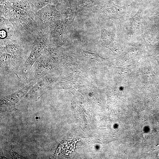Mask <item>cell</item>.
Returning <instances> with one entry per match:
<instances>
[{
    "instance_id": "9c48e42d",
    "label": "cell",
    "mask_w": 159,
    "mask_h": 159,
    "mask_svg": "<svg viewBox=\"0 0 159 159\" xmlns=\"http://www.w3.org/2000/svg\"><path fill=\"white\" fill-rule=\"evenodd\" d=\"M5 0H1V1H5Z\"/></svg>"
},
{
    "instance_id": "6da1fadb",
    "label": "cell",
    "mask_w": 159,
    "mask_h": 159,
    "mask_svg": "<svg viewBox=\"0 0 159 159\" xmlns=\"http://www.w3.org/2000/svg\"><path fill=\"white\" fill-rule=\"evenodd\" d=\"M42 50V46L41 45L36 46L32 49L24 63V69L25 71H27L32 68L34 64L40 56Z\"/></svg>"
},
{
    "instance_id": "ba28073f",
    "label": "cell",
    "mask_w": 159,
    "mask_h": 159,
    "mask_svg": "<svg viewBox=\"0 0 159 159\" xmlns=\"http://www.w3.org/2000/svg\"><path fill=\"white\" fill-rule=\"evenodd\" d=\"M7 33L4 30L2 29L0 31V37L1 39H4L6 37Z\"/></svg>"
},
{
    "instance_id": "277c9868",
    "label": "cell",
    "mask_w": 159,
    "mask_h": 159,
    "mask_svg": "<svg viewBox=\"0 0 159 159\" xmlns=\"http://www.w3.org/2000/svg\"><path fill=\"white\" fill-rule=\"evenodd\" d=\"M10 15L14 18L18 19H22L23 16V12L19 8L14 7L11 8L9 10Z\"/></svg>"
},
{
    "instance_id": "7a4b0ae2",
    "label": "cell",
    "mask_w": 159,
    "mask_h": 159,
    "mask_svg": "<svg viewBox=\"0 0 159 159\" xmlns=\"http://www.w3.org/2000/svg\"><path fill=\"white\" fill-rule=\"evenodd\" d=\"M32 85L25 87L20 90L6 97L2 100V103L8 104L17 102L23 97L25 94Z\"/></svg>"
},
{
    "instance_id": "3957f363",
    "label": "cell",
    "mask_w": 159,
    "mask_h": 159,
    "mask_svg": "<svg viewBox=\"0 0 159 159\" xmlns=\"http://www.w3.org/2000/svg\"><path fill=\"white\" fill-rule=\"evenodd\" d=\"M101 39L105 44L111 46L113 44L114 39L112 35L105 29H102L101 31Z\"/></svg>"
},
{
    "instance_id": "52a82bcc",
    "label": "cell",
    "mask_w": 159,
    "mask_h": 159,
    "mask_svg": "<svg viewBox=\"0 0 159 159\" xmlns=\"http://www.w3.org/2000/svg\"><path fill=\"white\" fill-rule=\"evenodd\" d=\"M12 58L10 54H4L1 57L0 62L3 64H8L11 62Z\"/></svg>"
},
{
    "instance_id": "8992f818",
    "label": "cell",
    "mask_w": 159,
    "mask_h": 159,
    "mask_svg": "<svg viewBox=\"0 0 159 159\" xmlns=\"http://www.w3.org/2000/svg\"><path fill=\"white\" fill-rule=\"evenodd\" d=\"M6 49L8 53L11 54H16L19 50L18 46L14 44L7 45L6 47Z\"/></svg>"
},
{
    "instance_id": "5b68a950",
    "label": "cell",
    "mask_w": 159,
    "mask_h": 159,
    "mask_svg": "<svg viewBox=\"0 0 159 159\" xmlns=\"http://www.w3.org/2000/svg\"><path fill=\"white\" fill-rule=\"evenodd\" d=\"M14 6L21 9H26L28 5L25 0H10Z\"/></svg>"
}]
</instances>
